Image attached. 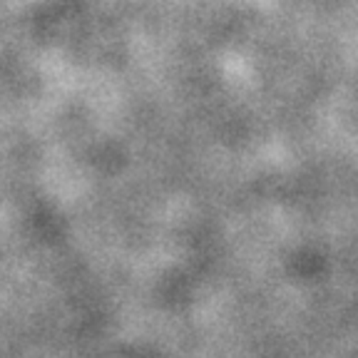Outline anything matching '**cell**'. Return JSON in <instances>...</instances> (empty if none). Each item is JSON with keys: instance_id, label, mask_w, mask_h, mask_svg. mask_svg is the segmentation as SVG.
I'll return each mask as SVG.
<instances>
[]
</instances>
